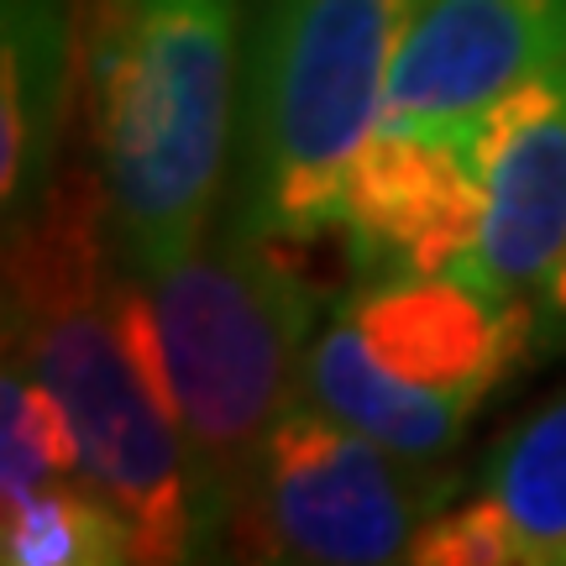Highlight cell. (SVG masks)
Returning a JSON list of instances; mask_svg holds the SVG:
<instances>
[{"instance_id": "obj_1", "label": "cell", "mask_w": 566, "mask_h": 566, "mask_svg": "<svg viewBox=\"0 0 566 566\" xmlns=\"http://www.w3.org/2000/svg\"><path fill=\"white\" fill-rule=\"evenodd\" d=\"M6 363L59 394L84 478L137 525V562L179 566L226 546L200 467L132 342L126 263L95 168L59 174L32 216L6 226Z\"/></svg>"}, {"instance_id": "obj_2", "label": "cell", "mask_w": 566, "mask_h": 566, "mask_svg": "<svg viewBox=\"0 0 566 566\" xmlns=\"http://www.w3.org/2000/svg\"><path fill=\"white\" fill-rule=\"evenodd\" d=\"M247 0H84V132L126 268L210 237L242 116Z\"/></svg>"}, {"instance_id": "obj_3", "label": "cell", "mask_w": 566, "mask_h": 566, "mask_svg": "<svg viewBox=\"0 0 566 566\" xmlns=\"http://www.w3.org/2000/svg\"><path fill=\"white\" fill-rule=\"evenodd\" d=\"M300 242L231 216L163 268H126V325L200 467L205 504L231 541L247 478L283 409L304 399V352L321 325Z\"/></svg>"}, {"instance_id": "obj_4", "label": "cell", "mask_w": 566, "mask_h": 566, "mask_svg": "<svg viewBox=\"0 0 566 566\" xmlns=\"http://www.w3.org/2000/svg\"><path fill=\"white\" fill-rule=\"evenodd\" d=\"M394 32L399 0H252L231 221L300 247L336 231L346 174L384 126Z\"/></svg>"}, {"instance_id": "obj_5", "label": "cell", "mask_w": 566, "mask_h": 566, "mask_svg": "<svg viewBox=\"0 0 566 566\" xmlns=\"http://www.w3.org/2000/svg\"><path fill=\"white\" fill-rule=\"evenodd\" d=\"M525 363H535V304H509L457 273L357 279L310 336L304 399L399 457L446 462Z\"/></svg>"}, {"instance_id": "obj_6", "label": "cell", "mask_w": 566, "mask_h": 566, "mask_svg": "<svg viewBox=\"0 0 566 566\" xmlns=\"http://www.w3.org/2000/svg\"><path fill=\"white\" fill-rule=\"evenodd\" d=\"M457 488V472L441 462L399 457L315 399H300L283 409L247 478L231 546L300 566L405 562L415 530L451 504Z\"/></svg>"}, {"instance_id": "obj_7", "label": "cell", "mask_w": 566, "mask_h": 566, "mask_svg": "<svg viewBox=\"0 0 566 566\" xmlns=\"http://www.w3.org/2000/svg\"><path fill=\"white\" fill-rule=\"evenodd\" d=\"M462 132L483 195L462 279L509 304H535L566 252V63L504 90Z\"/></svg>"}, {"instance_id": "obj_8", "label": "cell", "mask_w": 566, "mask_h": 566, "mask_svg": "<svg viewBox=\"0 0 566 566\" xmlns=\"http://www.w3.org/2000/svg\"><path fill=\"white\" fill-rule=\"evenodd\" d=\"M566 63V0H399L384 126L462 132L504 90Z\"/></svg>"}, {"instance_id": "obj_9", "label": "cell", "mask_w": 566, "mask_h": 566, "mask_svg": "<svg viewBox=\"0 0 566 566\" xmlns=\"http://www.w3.org/2000/svg\"><path fill=\"white\" fill-rule=\"evenodd\" d=\"M483 226L467 132L378 126L342 195L346 268L357 279H462Z\"/></svg>"}, {"instance_id": "obj_10", "label": "cell", "mask_w": 566, "mask_h": 566, "mask_svg": "<svg viewBox=\"0 0 566 566\" xmlns=\"http://www.w3.org/2000/svg\"><path fill=\"white\" fill-rule=\"evenodd\" d=\"M74 84H84V0H0V221L32 216L59 179Z\"/></svg>"}, {"instance_id": "obj_11", "label": "cell", "mask_w": 566, "mask_h": 566, "mask_svg": "<svg viewBox=\"0 0 566 566\" xmlns=\"http://www.w3.org/2000/svg\"><path fill=\"white\" fill-rule=\"evenodd\" d=\"M6 566H122L137 562V525L95 478H59L0 504Z\"/></svg>"}, {"instance_id": "obj_12", "label": "cell", "mask_w": 566, "mask_h": 566, "mask_svg": "<svg viewBox=\"0 0 566 566\" xmlns=\"http://www.w3.org/2000/svg\"><path fill=\"white\" fill-rule=\"evenodd\" d=\"M483 493L509 514L530 566H566V388L488 446Z\"/></svg>"}, {"instance_id": "obj_13", "label": "cell", "mask_w": 566, "mask_h": 566, "mask_svg": "<svg viewBox=\"0 0 566 566\" xmlns=\"http://www.w3.org/2000/svg\"><path fill=\"white\" fill-rule=\"evenodd\" d=\"M74 472H84V451L69 409L42 378L6 363L0 373V504L27 499Z\"/></svg>"}, {"instance_id": "obj_14", "label": "cell", "mask_w": 566, "mask_h": 566, "mask_svg": "<svg viewBox=\"0 0 566 566\" xmlns=\"http://www.w3.org/2000/svg\"><path fill=\"white\" fill-rule=\"evenodd\" d=\"M405 562L409 566H530V556H525V541L509 525V514L478 488L472 499L457 493L451 504H441L415 530Z\"/></svg>"}, {"instance_id": "obj_15", "label": "cell", "mask_w": 566, "mask_h": 566, "mask_svg": "<svg viewBox=\"0 0 566 566\" xmlns=\"http://www.w3.org/2000/svg\"><path fill=\"white\" fill-rule=\"evenodd\" d=\"M566 357V252L535 300V363Z\"/></svg>"}]
</instances>
